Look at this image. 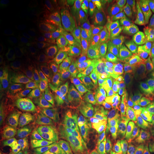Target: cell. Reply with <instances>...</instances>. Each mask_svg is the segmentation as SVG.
Here are the masks:
<instances>
[{"mask_svg":"<svg viewBox=\"0 0 154 154\" xmlns=\"http://www.w3.org/2000/svg\"><path fill=\"white\" fill-rule=\"evenodd\" d=\"M107 139L110 143L117 147H127L134 144H139L154 136V131L125 125L99 126L98 137Z\"/></svg>","mask_w":154,"mask_h":154,"instance_id":"obj_3","label":"cell"},{"mask_svg":"<svg viewBox=\"0 0 154 154\" xmlns=\"http://www.w3.org/2000/svg\"><path fill=\"white\" fill-rule=\"evenodd\" d=\"M84 101L93 109L106 115L110 110V99L104 87L101 85L90 86L82 93Z\"/></svg>","mask_w":154,"mask_h":154,"instance_id":"obj_8","label":"cell"},{"mask_svg":"<svg viewBox=\"0 0 154 154\" xmlns=\"http://www.w3.org/2000/svg\"><path fill=\"white\" fill-rule=\"evenodd\" d=\"M113 10L110 3H99L91 6L87 15V19L94 23L104 22L110 19Z\"/></svg>","mask_w":154,"mask_h":154,"instance_id":"obj_16","label":"cell"},{"mask_svg":"<svg viewBox=\"0 0 154 154\" xmlns=\"http://www.w3.org/2000/svg\"><path fill=\"white\" fill-rule=\"evenodd\" d=\"M66 107L69 110H73L78 115L82 116L88 122L93 124H96V122L101 121L105 116L99 111L93 109L90 105L87 104L84 99L79 97H69L66 99Z\"/></svg>","mask_w":154,"mask_h":154,"instance_id":"obj_11","label":"cell"},{"mask_svg":"<svg viewBox=\"0 0 154 154\" xmlns=\"http://www.w3.org/2000/svg\"><path fill=\"white\" fill-rule=\"evenodd\" d=\"M55 117L57 125L55 132L57 139L65 141L77 136L85 140L98 136L99 126L91 123L67 107L57 106Z\"/></svg>","mask_w":154,"mask_h":154,"instance_id":"obj_2","label":"cell"},{"mask_svg":"<svg viewBox=\"0 0 154 154\" xmlns=\"http://www.w3.org/2000/svg\"><path fill=\"white\" fill-rule=\"evenodd\" d=\"M22 122L25 128L34 136H42L51 132L57 125L55 116L39 109L26 110Z\"/></svg>","mask_w":154,"mask_h":154,"instance_id":"obj_4","label":"cell"},{"mask_svg":"<svg viewBox=\"0 0 154 154\" xmlns=\"http://www.w3.org/2000/svg\"><path fill=\"white\" fill-rule=\"evenodd\" d=\"M129 65L154 72V38H147L140 35L138 36Z\"/></svg>","mask_w":154,"mask_h":154,"instance_id":"obj_7","label":"cell"},{"mask_svg":"<svg viewBox=\"0 0 154 154\" xmlns=\"http://www.w3.org/2000/svg\"><path fill=\"white\" fill-rule=\"evenodd\" d=\"M80 82V78L75 73L64 72L51 77L48 80L49 86L59 92L69 91L75 88Z\"/></svg>","mask_w":154,"mask_h":154,"instance_id":"obj_12","label":"cell"},{"mask_svg":"<svg viewBox=\"0 0 154 154\" xmlns=\"http://www.w3.org/2000/svg\"><path fill=\"white\" fill-rule=\"evenodd\" d=\"M42 147L45 154H72L71 143L57 138H45Z\"/></svg>","mask_w":154,"mask_h":154,"instance_id":"obj_15","label":"cell"},{"mask_svg":"<svg viewBox=\"0 0 154 154\" xmlns=\"http://www.w3.org/2000/svg\"><path fill=\"white\" fill-rule=\"evenodd\" d=\"M105 119L113 124L132 126L154 131V118L140 115L128 108H119L110 110Z\"/></svg>","mask_w":154,"mask_h":154,"instance_id":"obj_6","label":"cell"},{"mask_svg":"<svg viewBox=\"0 0 154 154\" xmlns=\"http://www.w3.org/2000/svg\"><path fill=\"white\" fill-rule=\"evenodd\" d=\"M116 83L125 98L154 97V72L136 66H122L116 73Z\"/></svg>","mask_w":154,"mask_h":154,"instance_id":"obj_1","label":"cell"},{"mask_svg":"<svg viewBox=\"0 0 154 154\" xmlns=\"http://www.w3.org/2000/svg\"><path fill=\"white\" fill-rule=\"evenodd\" d=\"M134 154H154V136L137 144Z\"/></svg>","mask_w":154,"mask_h":154,"instance_id":"obj_17","label":"cell"},{"mask_svg":"<svg viewBox=\"0 0 154 154\" xmlns=\"http://www.w3.org/2000/svg\"><path fill=\"white\" fill-rule=\"evenodd\" d=\"M28 7V2L25 0H3L0 4V21L4 24L18 22Z\"/></svg>","mask_w":154,"mask_h":154,"instance_id":"obj_9","label":"cell"},{"mask_svg":"<svg viewBox=\"0 0 154 154\" xmlns=\"http://www.w3.org/2000/svg\"><path fill=\"white\" fill-rule=\"evenodd\" d=\"M128 108L140 115L154 118V97L126 99Z\"/></svg>","mask_w":154,"mask_h":154,"instance_id":"obj_13","label":"cell"},{"mask_svg":"<svg viewBox=\"0 0 154 154\" xmlns=\"http://www.w3.org/2000/svg\"><path fill=\"white\" fill-rule=\"evenodd\" d=\"M135 29L139 35L147 38H154V2L138 0L134 4L133 13Z\"/></svg>","mask_w":154,"mask_h":154,"instance_id":"obj_5","label":"cell"},{"mask_svg":"<svg viewBox=\"0 0 154 154\" xmlns=\"http://www.w3.org/2000/svg\"><path fill=\"white\" fill-rule=\"evenodd\" d=\"M23 154H45L42 149L38 146V145L33 143L27 144L25 146Z\"/></svg>","mask_w":154,"mask_h":154,"instance_id":"obj_19","label":"cell"},{"mask_svg":"<svg viewBox=\"0 0 154 154\" xmlns=\"http://www.w3.org/2000/svg\"><path fill=\"white\" fill-rule=\"evenodd\" d=\"M11 102L20 107H41L43 99L37 90L29 86L16 88L11 94Z\"/></svg>","mask_w":154,"mask_h":154,"instance_id":"obj_10","label":"cell"},{"mask_svg":"<svg viewBox=\"0 0 154 154\" xmlns=\"http://www.w3.org/2000/svg\"><path fill=\"white\" fill-rule=\"evenodd\" d=\"M11 148V138L5 129L0 134V154H8Z\"/></svg>","mask_w":154,"mask_h":154,"instance_id":"obj_18","label":"cell"},{"mask_svg":"<svg viewBox=\"0 0 154 154\" xmlns=\"http://www.w3.org/2000/svg\"><path fill=\"white\" fill-rule=\"evenodd\" d=\"M84 154H116V151L99 138L83 140L82 144Z\"/></svg>","mask_w":154,"mask_h":154,"instance_id":"obj_14","label":"cell"}]
</instances>
